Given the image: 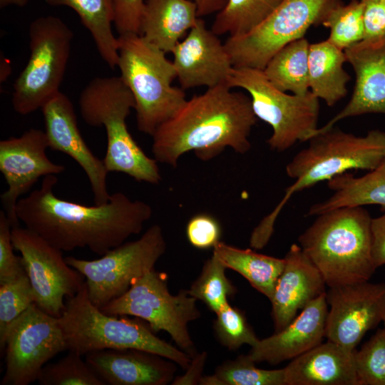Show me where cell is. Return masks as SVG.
<instances>
[{
  "label": "cell",
  "instance_id": "1",
  "mask_svg": "<svg viewBox=\"0 0 385 385\" xmlns=\"http://www.w3.org/2000/svg\"><path fill=\"white\" fill-rule=\"evenodd\" d=\"M55 175L43 178L39 188L20 198L16 214L25 227L61 251L88 248L98 255L139 234L153 214L151 207L116 192L103 204L85 205L57 197Z\"/></svg>",
  "mask_w": 385,
  "mask_h": 385
},
{
  "label": "cell",
  "instance_id": "2",
  "mask_svg": "<svg viewBox=\"0 0 385 385\" xmlns=\"http://www.w3.org/2000/svg\"><path fill=\"white\" fill-rule=\"evenodd\" d=\"M257 120L249 96L232 91L226 84L207 88L187 100L173 117L156 129L152 135L153 157L175 168L179 158L191 150L203 160L226 148L246 153Z\"/></svg>",
  "mask_w": 385,
  "mask_h": 385
},
{
  "label": "cell",
  "instance_id": "3",
  "mask_svg": "<svg viewBox=\"0 0 385 385\" xmlns=\"http://www.w3.org/2000/svg\"><path fill=\"white\" fill-rule=\"evenodd\" d=\"M308 141L307 148L298 152L286 166L287 176L294 182L251 234V242L258 247L267 244L277 217L294 193L351 170L371 171L385 160V132L379 130L356 136L333 126L315 133Z\"/></svg>",
  "mask_w": 385,
  "mask_h": 385
},
{
  "label": "cell",
  "instance_id": "4",
  "mask_svg": "<svg viewBox=\"0 0 385 385\" xmlns=\"http://www.w3.org/2000/svg\"><path fill=\"white\" fill-rule=\"evenodd\" d=\"M371 218L362 206L336 208L318 215L299 237V245L329 287L368 281L377 269Z\"/></svg>",
  "mask_w": 385,
  "mask_h": 385
},
{
  "label": "cell",
  "instance_id": "5",
  "mask_svg": "<svg viewBox=\"0 0 385 385\" xmlns=\"http://www.w3.org/2000/svg\"><path fill=\"white\" fill-rule=\"evenodd\" d=\"M79 108L88 125L106 130L103 160L108 173H122L138 182H160L158 162L145 153L128 128L126 119L135 108V101L120 76L93 78L81 93Z\"/></svg>",
  "mask_w": 385,
  "mask_h": 385
},
{
  "label": "cell",
  "instance_id": "6",
  "mask_svg": "<svg viewBox=\"0 0 385 385\" xmlns=\"http://www.w3.org/2000/svg\"><path fill=\"white\" fill-rule=\"evenodd\" d=\"M58 322L67 350L83 356L103 349H136L168 359L183 369L191 361L183 350L158 337L149 325L103 312L90 300L85 282L68 298Z\"/></svg>",
  "mask_w": 385,
  "mask_h": 385
},
{
  "label": "cell",
  "instance_id": "7",
  "mask_svg": "<svg viewBox=\"0 0 385 385\" xmlns=\"http://www.w3.org/2000/svg\"><path fill=\"white\" fill-rule=\"evenodd\" d=\"M120 77L131 92L138 130L153 135L186 102L185 90L172 86L177 78L173 61L142 36H118Z\"/></svg>",
  "mask_w": 385,
  "mask_h": 385
},
{
  "label": "cell",
  "instance_id": "8",
  "mask_svg": "<svg viewBox=\"0 0 385 385\" xmlns=\"http://www.w3.org/2000/svg\"><path fill=\"white\" fill-rule=\"evenodd\" d=\"M226 84L248 93L254 113L272 129L267 143L273 150L283 152L298 141H308L318 128L319 99L310 91L288 94L274 86L263 70L249 67H234Z\"/></svg>",
  "mask_w": 385,
  "mask_h": 385
},
{
  "label": "cell",
  "instance_id": "9",
  "mask_svg": "<svg viewBox=\"0 0 385 385\" xmlns=\"http://www.w3.org/2000/svg\"><path fill=\"white\" fill-rule=\"evenodd\" d=\"M197 299L188 290L173 295L165 273L154 268L135 279L121 296L101 309L111 315H130L146 321L154 332H166L179 349L191 358L197 352L188 324L200 317Z\"/></svg>",
  "mask_w": 385,
  "mask_h": 385
},
{
  "label": "cell",
  "instance_id": "10",
  "mask_svg": "<svg viewBox=\"0 0 385 385\" xmlns=\"http://www.w3.org/2000/svg\"><path fill=\"white\" fill-rule=\"evenodd\" d=\"M29 61L14 83V110L28 115L60 92L70 56L73 31L61 19L38 17L29 26Z\"/></svg>",
  "mask_w": 385,
  "mask_h": 385
},
{
  "label": "cell",
  "instance_id": "11",
  "mask_svg": "<svg viewBox=\"0 0 385 385\" xmlns=\"http://www.w3.org/2000/svg\"><path fill=\"white\" fill-rule=\"evenodd\" d=\"M166 250V242L158 225L150 226L140 238L110 250L93 260L65 257L66 262L86 278L91 302L98 308L119 297L132 282L154 268Z\"/></svg>",
  "mask_w": 385,
  "mask_h": 385
},
{
  "label": "cell",
  "instance_id": "12",
  "mask_svg": "<svg viewBox=\"0 0 385 385\" xmlns=\"http://www.w3.org/2000/svg\"><path fill=\"white\" fill-rule=\"evenodd\" d=\"M340 3L341 0H284L252 31L227 38L225 45L233 66L263 70L277 51L303 38L311 26L322 25L329 11Z\"/></svg>",
  "mask_w": 385,
  "mask_h": 385
},
{
  "label": "cell",
  "instance_id": "13",
  "mask_svg": "<svg viewBox=\"0 0 385 385\" xmlns=\"http://www.w3.org/2000/svg\"><path fill=\"white\" fill-rule=\"evenodd\" d=\"M65 350L58 317L32 304L7 330L6 369L1 384L28 385L37 381L47 362Z\"/></svg>",
  "mask_w": 385,
  "mask_h": 385
},
{
  "label": "cell",
  "instance_id": "14",
  "mask_svg": "<svg viewBox=\"0 0 385 385\" xmlns=\"http://www.w3.org/2000/svg\"><path fill=\"white\" fill-rule=\"evenodd\" d=\"M11 238L22 257L34 303L47 314L60 317L66 308L64 297L78 292L83 276L66 262L63 251L26 227H12Z\"/></svg>",
  "mask_w": 385,
  "mask_h": 385
},
{
  "label": "cell",
  "instance_id": "15",
  "mask_svg": "<svg viewBox=\"0 0 385 385\" xmlns=\"http://www.w3.org/2000/svg\"><path fill=\"white\" fill-rule=\"evenodd\" d=\"M325 337L356 349L366 333L385 319V283L359 282L329 287Z\"/></svg>",
  "mask_w": 385,
  "mask_h": 385
},
{
  "label": "cell",
  "instance_id": "16",
  "mask_svg": "<svg viewBox=\"0 0 385 385\" xmlns=\"http://www.w3.org/2000/svg\"><path fill=\"white\" fill-rule=\"evenodd\" d=\"M49 148L45 131L31 128L19 137L0 141V171L7 184L1 195L4 211L12 227L19 226L16 214L17 202L41 177L58 175L65 170L46 155Z\"/></svg>",
  "mask_w": 385,
  "mask_h": 385
},
{
  "label": "cell",
  "instance_id": "17",
  "mask_svg": "<svg viewBox=\"0 0 385 385\" xmlns=\"http://www.w3.org/2000/svg\"><path fill=\"white\" fill-rule=\"evenodd\" d=\"M44 119L48 146L73 159L86 173L93 195L95 204L107 202V171L103 160L91 150L78 126L73 105L68 97L58 92L41 108Z\"/></svg>",
  "mask_w": 385,
  "mask_h": 385
},
{
  "label": "cell",
  "instance_id": "18",
  "mask_svg": "<svg viewBox=\"0 0 385 385\" xmlns=\"http://www.w3.org/2000/svg\"><path fill=\"white\" fill-rule=\"evenodd\" d=\"M171 53L183 90L226 84L234 68L225 43L200 18Z\"/></svg>",
  "mask_w": 385,
  "mask_h": 385
},
{
  "label": "cell",
  "instance_id": "19",
  "mask_svg": "<svg viewBox=\"0 0 385 385\" xmlns=\"http://www.w3.org/2000/svg\"><path fill=\"white\" fill-rule=\"evenodd\" d=\"M344 53L356 76L351 97L346 106L317 128L312 136L346 118L367 113L385 114V36L363 39L344 50Z\"/></svg>",
  "mask_w": 385,
  "mask_h": 385
},
{
  "label": "cell",
  "instance_id": "20",
  "mask_svg": "<svg viewBox=\"0 0 385 385\" xmlns=\"http://www.w3.org/2000/svg\"><path fill=\"white\" fill-rule=\"evenodd\" d=\"M284 259V269L270 300L275 332L283 329L299 311L326 293L327 286L320 271L299 245H292Z\"/></svg>",
  "mask_w": 385,
  "mask_h": 385
},
{
  "label": "cell",
  "instance_id": "21",
  "mask_svg": "<svg viewBox=\"0 0 385 385\" xmlns=\"http://www.w3.org/2000/svg\"><path fill=\"white\" fill-rule=\"evenodd\" d=\"M327 314L324 293L307 304L283 329L259 339L247 354L255 363L272 365L294 359L322 342Z\"/></svg>",
  "mask_w": 385,
  "mask_h": 385
},
{
  "label": "cell",
  "instance_id": "22",
  "mask_svg": "<svg viewBox=\"0 0 385 385\" xmlns=\"http://www.w3.org/2000/svg\"><path fill=\"white\" fill-rule=\"evenodd\" d=\"M96 375L110 385H166L175 379L174 361L136 349H103L85 355Z\"/></svg>",
  "mask_w": 385,
  "mask_h": 385
},
{
  "label": "cell",
  "instance_id": "23",
  "mask_svg": "<svg viewBox=\"0 0 385 385\" xmlns=\"http://www.w3.org/2000/svg\"><path fill=\"white\" fill-rule=\"evenodd\" d=\"M356 351L322 342L284 368L285 385H358Z\"/></svg>",
  "mask_w": 385,
  "mask_h": 385
},
{
  "label": "cell",
  "instance_id": "24",
  "mask_svg": "<svg viewBox=\"0 0 385 385\" xmlns=\"http://www.w3.org/2000/svg\"><path fill=\"white\" fill-rule=\"evenodd\" d=\"M199 19L192 0H145L139 34L165 53H171Z\"/></svg>",
  "mask_w": 385,
  "mask_h": 385
},
{
  "label": "cell",
  "instance_id": "25",
  "mask_svg": "<svg viewBox=\"0 0 385 385\" xmlns=\"http://www.w3.org/2000/svg\"><path fill=\"white\" fill-rule=\"evenodd\" d=\"M344 51L327 39L310 43L309 48V91L328 106H333L347 93L350 75L344 68Z\"/></svg>",
  "mask_w": 385,
  "mask_h": 385
},
{
  "label": "cell",
  "instance_id": "26",
  "mask_svg": "<svg viewBox=\"0 0 385 385\" xmlns=\"http://www.w3.org/2000/svg\"><path fill=\"white\" fill-rule=\"evenodd\" d=\"M334 193L324 202L313 205L308 216L316 215L342 207L379 205L385 208V165L382 163L369 173L355 177L344 173L328 180Z\"/></svg>",
  "mask_w": 385,
  "mask_h": 385
},
{
  "label": "cell",
  "instance_id": "27",
  "mask_svg": "<svg viewBox=\"0 0 385 385\" xmlns=\"http://www.w3.org/2000/svg\"><path fill=\"white\" fill-rule=\"evenodd\" d=\"M212 253L226 267L243 277L259 292L270 300L284 267V259L240 249L219 242Z\"/></svg>",
  "mask_w": 385,
  "mask_h": 385
},
{
  "label": "cell",
  "instance_id": "28",
  "mask_svg": "<svg viewBox=\"0 0 385 385\" xmlns=\"http://www.w3.org/2000/svg\"><path fill=\"white\" fill-rule=\"evenodd\" d=\"M51 6L72 9L90 32L98 53L111 68L118 62V38L112 29L114 0H42Z\"/></svg>",
  "mask_w": 385,
  "mask_h": 385
},
{
  "label": "cell",
  "instance_id": "29",
  "mask_svg": "<svg viewBox=\"0 0 385 385\" xmlns=\"http://www.w3.org/2000/svg\"><path fill=\"white\" fill-rule=\"evenodd\" d=\"M309 45L303 37L287 44L272 56L263 71L274 86L299 96L309 91Z\"/></svg>",
  "mask_w": 385,
  "mask_h": 385
},
{
  "label": "cell",
  "instance_id": "30",
  "mask_svg": "<svg viewBox=\"0 0 385 385\" xmlns=\"http://www.w3.org/2000/svg\"><path fill=\"white\" fill-rule=\"evenodd\" d=\"M284 0H227L216 14L211 30L217 36L245 35L262 24Z\"/></svg>",
  "mask_w": 385,
  "mask_h": 385
},
{
  "label": "cell",
  "instance_id": "31",
  "mask_svg": "<svg viewBox=\"0 0 385 385\" xmlns=\"http://www.w3.org/2000/svg\"><path fill=\"white\" fill-rule=\"evenodd\" d=\"M248 354L225 361L212 375L202 376V385H285L284 368H257Z\"/></svg>",
  "mask_w": 385,
  "mask_h": 385
},
{
  "label": "cell",
  "instance_id": "32",
  "mask_svg": "<svg viewBox=\"0 0 385 385\" xmlns=\"http://www.w3.org/2000/svg\"><path fill=\"white\" fill-rule=\"evenodd\" d=\"M226 269L212 253L188 289L191 296L204 302L215 314L229 303V298L237 292L236 287L225 274Z\"/></svg>",
  "mask_w": 385,
  "mask_h": 385
},
{
  "label": "cell",
  "instance_id": "33",
  "mask_svg": "<svg viewBox=\"0 0 385 385\" xmlns=\"http://www.w3.org/2000/svg\"><path fill=\"white\" fill-rule=\"evenodd\" d=\"M322 25L330 31L327 40L343 51L360 42L364 38L361 0L337 4L329 11Z\"/></svg>",
  "mask_w": 385,
  "mask_h": 385
},
{
  "label": "cell",
  "instance_id": "34",
  "mask_svg": "<svg viewBox=\"0 0 385 385\" xmlns=\"http://www.w3.org/2000/svg\"><path fill=\"white\" fill-rule=\"evenodd\" d=\"M35 302L26 271L0 284V349H5V338L10 325Z\"/></svg>",
  "mask_w": 385,
  "mask_h": 385
},
{
  "label": "cell",
  "instance_id": "35",
  "mask_svg": "<svg viewBox=\"0 0 385 385\" xmlns=\"http://www.w3.org/2000/svg\"><path fill=\"white\" fill-rule=\"evenodd\" d=\"M83 355L69 351L58 361L46 364L37 381L41 385H105Z\"/></svg>",
  "mask_w": 385,
  "mask_h": 385
},
{
  "label": "cell",
  "instance_id": "36",
  "mask_svg": "<svg viewBox=\"0 0 385 385\" xmlns=\"http://www.w3.org/2000/svg\"><path fill=\"white\" fill-rule=\"evenodd\" d=\"M216 314L213 329L219 342L235 351L244 344L255 346L259 339L249 324L244 312L226 304Z\"/></svg>",
  "mask_w": 385,
  "mask_h": 385
},
{
  "label": "cell",
  "instance_id": "37",
  "mask_svg": "<svg viewBox=\"0 0 385 385\" xmlns=\"http://www.w3.org/2000/svg\"><path fill=\"white\" fill-rule=\"evenodd\" d=\"M358 385H385V330L379 329L355 353Z\"/></svg>",
  "mask_w": 385,
  "mask_h": 385
},
{
  "label": "cell",
  "instance_id": "38",
  "mask_svg": "<svg viewBox=\"0 0 385 385\" xmlns=\"http://www.w3.org/2000/svg\"><path fill=\"white\" fill-rule=\"evenodd\" d=\"M12 226L4 210L0 212V284L25 272L21 256H16L11 238Z\"/></svg>",
  "mask_w": 385,
  "mask_h": 385
},
{
  "label": "cell",
  "instance_id": "39",
  "mask_svg": "<svg viewBox=\"0 0 385 385\" xmlns=\"http://www.w3.org/2000/svg\"><path fill=\"white\" fill-rule=\"evenodd\" d=\"M186 237L192 246L197 249L214 247L220 242L221 227L212 215L198 214L186 225Z\"/></svg>",
  "mask_w": 385,
  "mask_h": 385
},
{
  "label": "cell",
  "instance_id": "40",
  "mask_svg": "<svg viewBox=\"0 0 385 385\" xmlns=\"http://www.w3.org/2000/svg\"><path fill=\"white\" fill-rule=\"evenodd\" d=\"M145 0H114L113 25L119 36L139 34Z\"/></svg>",
  "mask_w": 385,
  "mask_h": 385
},
{
  "label": "cell",
  "instance_id": "41",
  "mask_svg": "<svg viewBox=\"0 0 385 385\" xmlns=\"http://www.w3.org/2000/svg\"><path fill=\"white\" fill-rule=\"evenodd\" d=\"M364 26V39L385 36V0H361Z\"/></svg>",
  "mask_w": 385,
  "mask_h": 385
},
{
  "label": "cell",
  "instance_id": "42",
  "mask_svg": "<svg viewBox=\"0 0 385 385\" xmlns=\"http://www.w3.org/2000/svg\"><path fill=\"white\" fill-rule=\"evenodd\" d=\"M383 215L371 218V253L376 268L385 265V208Z\"/></svg>",
  "mask_w": 385,
  "mask_h": 385
},
{
  "label": "cell",
  "instance_id": "43",
  "mask_svg": "<svg viewBox=\"0 0 385 385\" xmlns=\"http://www.w3.org/2000/svg\"><path fill=\"white\" fill-rule=\"evenodd\" d=\"M207 354L205 351L197 353L191 358L185 373L180 376L175 377L171 384L173 385H195L199 384L205 364Z\"/></svg>",
  "mask_w": 385,
  "mask_h": 385
},
{
  "label": "cell",
  "instance_id": "44",
  "mask_svg": "<svg viewBox=\"0 0 385 385\" xmlns=\"http://www.w3.org/2000/svg\"><path fill=\"white\" fill-rule=\"evenodd\" d=\"M197 6V14L200 18L217 14L225 6L227 0H192Z\"/></svg>",
  "mask_w": 385,
  "mask_h": 385
},
{
  "label": "cell",
  "instance_id": "45",
  "mask_svg": "<svg viewBox=\"0 0 385 385\" xmlns=\"http://www.w3.org/2000/svg\"><path fill=\"white\" fill-rule=\"evenodd\" d=\"M29 0H0V7L4 8L8 6H16L23 7L27 4Z\"/></svg>",
  "mask_w": 385,
  "mask_h": 385
},
{
  "label": "cell",
  "instance_id": "46",
  "mask_svg": "<svg viewBox=\"0 0 385 385\" xmlns=\"http://www.w3.org/2000/svg\"><path fill=\"white\" fill-rule=\"evenodd\" d=\"M383 323H384V329L385 330V319L384 320Z\"/></svg>",
  "mask_w": 385,
  "mask_h": 385
},
{
  "label": "cell",
  "instance_id": "47",
  "mask_svg": "<svg viewBox=\"0 0 385 385\" xmlns=\"http://www.w3.org/2000/svg\"><path fill=\"white\" fill-rule=\"evenodd\" d=\"M384 165H385V160L383 162Z\"/></svg>",
  "mask_w": 385,
  "mask_h": 385
}]
</instances>
